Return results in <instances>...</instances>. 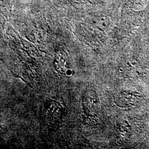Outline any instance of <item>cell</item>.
Here are the masks:
<instances>
[{
    "instance_id": "obj_2",
    "label": "cell",
    "mask_w": 149,
    "mask_h": 149,
    "mask_svg": "<svg viewBox=\"0 0 149 149\" xmlns=\"http://www.w3.org/2000/svg\"><path fill=\"white\" fill-rule=\"evenodd\" d=\"M97 103L98 100L96 92L91 90L86 91L82 100V106L85 116H91Z\"/></svg>"
},
{
    "instance_id": "obj_3",
    "label": "cell",
    "mask_w": 149,
    "mask_h": 149,
    "mask_svg": "<svg viewBox=\"0 0 149 149\" xmlns=\"http://www.w3.org/2000/svg\"><path fill=\"white\" fill-rule=\"evenodd\" d=\"M68 60L66 59L65 56L62 54H59L55 58L54 65L56 70L61 73H64L66 74L70 69L68 66Z\"/></svg>"
},
{
    "instance_id": "obj_1",
    "label": "cell",
    "mask_w": 149,
    "mask_h": 149,
    "mask_svg": "<svg viewBox=\"0 0 149 149\" xmlns=\"http://www.w3.org/2000/svg\"><path fill=\"white\" fill-rule=\"evenodd\" d=\"M138 97L135 93L128 92H120L114 97V102L117 106L128 108L135 105Z\"/></svg>"
}]
</instances>
